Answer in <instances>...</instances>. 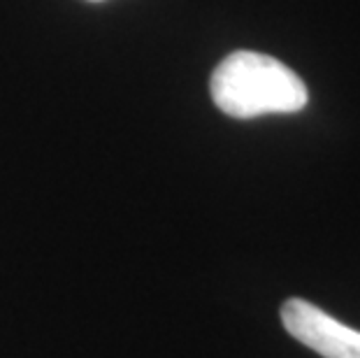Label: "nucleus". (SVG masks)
<instances>
[{
	"label": "nucleus",
	"mask_w": 360,
	"mask_h": 358,
	"mask_svg": "<svg viewBox=\"0 0 360 358\" xmlns=\"http://www.w3.org/2000/svg\"><path fill=\"white\" fill-rule=\"evenodd\" d=\"M210 91L214 105L233 119L293 114L309 101L300 75L274 56L233 51L214 68Z\"/></svg>",
	"instance_id": "f257e3e1"
},
{
	"label": "nucleus",
	"mask_w": 360,
	"mask_h": 358,
	"mask_svg": "<svg viewBox=\"0 0 360 358\" xmlns=\"http://www.w3.org/2000/svg\"><path fill=\"white\" fill-rule=\"evenodd\" d=\"M281 324L297 342L323 358H360V331L349 328L328 312L300 298L281 307Z\"/></svg>",
	"instance_id": "f03ea898"
}]
</instances>
